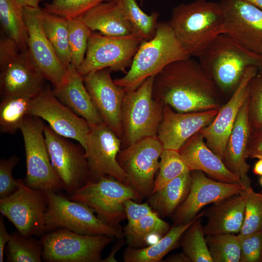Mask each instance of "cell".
<instances>
[{"mask_svg": "<svg viewBox=\"0 0 262 262\" xmlns=\"http://www.w3.org/2000/svg\"><path fill=\"white\" fill-rule=\"evenodd\" d=\"M17 189L0 198V212L22 236H42L46 232L45 216L48 206L45 191L32 189L17 179Z\"/></svg>", "mask_w": 262, "mask_h": 262, "instance_id": "cell-11", "label": "cell"}, {"mask_svg": "<svg viewBox=\"0 0 262 262\" xmlns=\"http://www.w3.org/2000/svg\"><path fill=\"white\" fill-rule=\"evenodd\" d=\"M224 33L262 56V9L245 0H221Z\"/></svg>", "mask_w": 262, "mask_h": 262, "instance_id": "cell-17", "label": "cell"}, {"mask_svg": "<svg viewBox=\"0 0 262 262\" xmlns=\"http://www.w3.org/2000/svg\"><path fill=\"white\" fill-rule=\"evenodd\" d=\"M249 159H262V129L251 132L247 147Z\"/></svg>", "mask_w": 262, "mask_h": 262, "instance_id": "cell-46", "label": "cell"}, {"mask_svg": "<svg viewBox=\"0 0 262 262\" xmlns=\"http://www.w3.org/2000/svg\"><path fill=\"white\" fill-rule=\"evenodd\" d=\"M44 133L51 165L61 180L63 188L71 194L91 180V173L85 151L55 132L45 125Z\"/></svg>", "mask_w": 262, "mask_h": 262, "instance_id": "cell-13", "label": "cell"}, {"mask_svg": "<svg viewBox=\"0 0 262 262\" xmlns=\"http://www.w3.org/2000/svg\"><path fill=\"white\" fill-rule=\"evenodd\" d=\"M55 96L90 126L104 123L84 85L83 77L72 64L62 82L52 90Z\"/></svg>", "mask_w": 262, "mask_h": 262, "instance_id": "cell-25", "label": "cell"}, {"mask_svg": "<svg viewBox=\"0 0 262 262\" xmlns=\"http://www.w3.org/2000/svg\"><path fill=\"white\" fill-rule=\"evenodd\" d=\"M213 262H240L241 255L239 238L227 233L205 237Z\"/></svg>", "mask_w": 262, "mask_h": 262, "instance_id": "cell-37", "label": "cell"}, {"mask_svg": "<svg viewBox=\"0 0 262 262\" xmlns=\"http://www.w3.org/2000/svg\"><path fill=\"white\" fill-rule=\"evenodd\" d=\"M204 210L199 213L180 239V246L191 262H213L205 239L201 218Z\"/></svg>", "mask_w": 262, "mask_h": 262, "instance_id": "cell-34", "label": "cell"}, {"mask_svg": "<svg viewBox=\"0 0 262 262\" xmlns=\"http://www.w3.org/2000/svg\"><path fill=\"white\" fill-rule=\"evenodd\" d=\"M43 248L40 240L15 232L11 234L7 244V260L10 262H41Z\"/></svg>", "mask_w": 262, "mask_h": 262, "instance_id": "cell-36", "label": "cell"}, {"mask_svg": "<svg viewBox=\"0 0 262 262\" xmlns=\"http://www.w3.org/2000/svg\"><path fill=\"white\" fill-rule=\"evenodd\" d=\"M45 124L41 118L27 115L19 130L23 138L28 187L44 191L57 192L63 185L51 164L45 138Z\"/></svg>", "mask_w": 262, "mask_h": 262, "instance_id": "cell-9", "label": "cell"}, {"mask_svg": "<svg viewBox=\"0 0 262 262\" xmlns=\"http://www.w3.org/2000/svg\"><path fill=\"white\" fill-rule=\"evenodd\" d=\"M199 213L190 222L174 225L162 238L154 243L144 248L129 246L123 254L125 262H159L170 251L175 248L180 239Z\"/></svg>", "mask_w": 262, "mask_h": 262, "instance_id": "cell-28", "label": "cell"}, {"mask_svg": "<svg viewBox=\"0 0 262 262\" xmlns=\"http://www.w3.org/2000/svg\"><path fill=\"white\" fill-rule=\"evenodd\" d=\"M114 238L55 229L41 236L42 260L47 262H101L102 251Z\"/></svg>", "mask_w": 262, "mask_h": 262, "instance_id": "cell-10", "label": "cell"}, {"mask_svg": "<svg viewBox=\"0 0 262 262\" xmlns=\"http://www.w3.org/2000/svg\"><path fill=\"white\" fill-rule=\"evenodd\" d=\"M0 21L5 35L22 50H27L28 32L23 8L16 0H0Z\"/></svg>", "mask_w": 262, "mask_h": 262, "instance_id": "cell-30", "label": "cell"}, {"mask_svg": "<svg viewBox=\"0 0 262 262\" xmlns=\"http://www.w3.org/2000/svg\"><path fill=\"white\" fill-rule=\"evenodd\" d=\"M67 19L71 63L78 69L84 59L92 31L82 17Z\"/></svg>", "mask_w": 262, "mask_h": 262, "instance_id": "cell-38", "label": "cell"}, {"mask_svg": "<svg viewBox=\"0 0 262 262\" xmlns=\"http://www.w3.org/2000/svg\"><path fill=\"white\" fill-rule=\"evenodd\" d=\"M48 206L45 216L46 232L57 228L89 235H107L118 240L124 236L121 229L99 219L86 204L71 200L56 192L45 191ZM45 232V233H46Z\"/></svg>", "mask_w": 262, "mask_h": 262, "instance_id": "cell-7", "label": "cell"}, {"mask_svg": "<svg viewBox=\"0 0 262 262\" xmlns=\"http://www.w3.org/2000/svg\"><path fill=\"white\" fill-rule=\"evenodd\" d=\"M219 109L179 113L164 105L157 136L164 149L179 151L190 137L213 121Z\"/></svg>", "mask_w": 262, "mask_h": 262, "instance_id": "cell-22", "label": "cell"}, {"mask_svg": "<svg viewBox=\"0 0 262 262\" xmlns=\"http://www.w3.org/2000/svg\"><path fill=\"white\" fill-rule=\"evenodd\" d=\"M248 95L236 117L223 159L226 166L241 180L244 188L251 187L248 176L250 166L246 161L251 132L248 117Z\"/></svg>", "mask_w": 262, "mask_h": 262, "instance_id": "cell-23", "label": "cell"}, {"mask_svg": "<svg viewBox=\"0 0 262 262\" xmlns=\"http://www.w3.org/2000/svg\"><path fill=\"white\" fill-rule=\"evenodd\" d=\"M124 244V241L122 239H118L115 245L113 246L108 256L102 259V262H116L117 261L115 259V254L116 253Z\"/></svg>", "mask_w": 262, "mask_h": 262, "instance_id": "cell-48", "label": "cell"}, {"mask_svg": "<svg viewBox=\"0 0 262 262\" xmlns=\"http://www.w3.org/2000/svg\"><path fill=\"white\" fill-rule=\"evenodd\" d=\"M159 173L154 180L152 192L160 190L170 181L190 171L178 151L164 149L160 157Z\"/></svg>", "mask_w": 262, "mask_h": 262, "instance_id": "cell-40", "label": "cell"}, {"mask_svg": "<svg viewBox=\"0 0 262 262\" xmlns=\"http://www.w3.org/2000/svg\"><path fill=\"white\" fill-rule=\"evenodd\" d=\"M68 197L86 204L95 211L102 221L120 229L119 223L127 218L124 202L129 199H142L132 186L109 175L101 176L96 181H89Z\"/></svg>", "mask_w": 262, "mask_h": 262, "instance_id": "cell-8", "label": "cell"}, {"mask_svg": "<svg viewBox=\"0 0 262 262\" xmlns=\"http://www.w3.org/2000/svg\"><path fill=\"white\" fill-rule=\"evenodd\" d=\"M83 20L92 32L104 35L120 36L132 33L119 0L101 3L86 13Z\"/></svg>", "mask_w": 262, "mask_h": 262, "instance_id": "cell-27", "label": "cell"}, {"mask_svg": "<svg viewBox=\"0 0 262 262\" xmlns=\"http://www.w3.org/2000/svg\"><path fill=\"white\" fill-rule=\"evenodd\" d=\"M11 238V234L8 233L2 217H0V262H3L4 252L6 244Z\"/></svg>", "mask_w": 262, "mask_h": 262, "instance_id": "cell-47", "label": "cell"}, {"mask_svg": "<svg viewBox=\"0 0 262 262\" xmlns=\"http://www.w3.org/2000/svg\"><path fill=\"white\" fill-rule=\"evenodd\" d=\"M19 160L17 156L13 155L0 161V198L11 195L17 189L18 183L13 178L12 172Z\"/></svg>", "mask_w": 262, "mask_h": 262, "instance_id": "cell-44", "label": "cell"}, {"mask_svg": "<svg viewBox=\"0 0 262 262\" xmlns=\"http://www.w3.org/2000/svg\"><path fill=\"white\" fill-rule=\"evenodd\" d=\"M246 1L253 4L258 8L262 9V0H245Z\"/></svg>", "mask_w": 262, "mask_h": 262, "instance_id": "cell-52", "label": "cell"}, {"mask_svg": "<svg viewBox=\"0 0 262 262\" xmlns=\"http://www.w3.org/2000/svg\"><path fill=\"white\" fill-rule=\"evenodd\" d=\"M260 70L255 66L246 68L229 99L220 107L213 121L199 131L207 146L222 160L237 115L248 95L250 83Z\"/></svg>", "mask_w": 262, "mask_h": 262, "instance_id": "cell-19", "label": "cell"}, {"mask_svg": "<svg viewBox=\"0 0 262 262\" xmlns=\"http://www.w3.org/2000/svg\"><path fill=\"white\" fill-rule=\"evenodd\" d=\"M169 23L190 57L198 58L217 37L224 33V19L220 3L206 0L175 7Z\"/></svg>", "mask_w": 262, "mask_h": 262, "instance_id": "cell-2", "label": "cell"}, {"mask_svg": "<svg viewBox=\"0 0 262 262\" xmlns=\"http://www.w3.org/2000/svg\"><path fill=\"white\" fill-rule=\"evenodd\" d=\"M221 94L199 62L191 57L169 64L154 78V98L179 113L219 109Z\"/></svg>", "mask_w": 262, "mask_h": 262, "instance_id": "cell-1", "label": "cell"}, {"mask_svg": "<svg viewBox=\"0 0 262 262\" xmlns=\"http://www.w3.org/2000/svg\"><path fill=\"white\" fill-rule=\"evenodd\" d=\"M178 151L189 170L202 171L219 181L242 185L241 180L227 168L222 159L207 146L199 131Z\"/></svg>", "mask_w": 262, "mask_h": 262, "instance_id": "cell-24", "label": "cell"}, {"mask_svg": "<svg viewBox=\"0 0 262 262\" xmlns=\"http://www.w3.org/2000/svg\"><path fill=\"white\" fill-rule=\"evenodd\" d=\"M189 57L169 22H160L154 37L142 42L128 71L114 82L125 92L132 91L169 64Z\"/></svg>", "mask_w": 262, "mask_h": 262, "instance_id": "cell-3", "label": "cell"}, {"mask_svg": "<svg viewBox=\"0 0 262 262\" xmlns=\"http://www.w3.org/2000/svg\"><path fill=\"white\" fill-rule=\"evenodd\" d=\"M164 148L157 136L143 138L120 150L118 162L128 181L143 199L152 193Z\"/></svg>", "mask_w": 262, "mask_h": 262, "instance_id": "cell-14", "label": "cell"}, {"mask_svg": "<svg viewBox=\"0 0 262 262\" xmlns=\"http://www.w3.org/2000/svg\"><path fill=\"white\" fill-rule=\"evenodd\" d=\"M204 216L207 219L203 227L205 235L238 234L245 219V200L240 193L228 196L213 203Z\"/></svg>", "mask_w": 262, "mask_h": 262, "instance_id": "cell-26", "label": "cell"}, {"mask_svg": "<svg viewBox=\"0 0 262 262\" xmlns=\"http://www.w3.org/2000/svg\"><path fill=\"white\" fill-rule=\"evenodd\" d=\"M111 72L109 68L102 69L83 76V80L103 122L122 139L121 110L125 92L112 79Z\"/></svg>", "mask_w": 262, "mask_h": 262, "instance_id": "cell-21", "label": "cell"}, {"mask_svg": "<svg viewBox=\"0 0 262 262\" xmlns=\"http://www.w3.org/2000/svg\"><path fill=\"white\" fill-rule=\"evenodd\" d=\"M125 15L130 23L132 33L143 41L152 38L158 26L159 13L153 11L150 15L145 13L136 0H119Z\"/></svg>", "mask_w": 262, "mask_h": 262, "instance_id": "cell-33", "label": "cell"}, {"mask_svg": "<svg viewBox=\"0 0 262 262\" xmlns=\"http://www.w3.org/2000/svg\"><path fill=\"white\" fill-rule=\"evenodd\" d=\"M142 41L133 33L110 36L92 32L84 59L77 69L82 77L104 68L124 71L130 67Z\"/></svg>", "mask_w": 262, "mask_h": 262, "instance_id": "cell-12", "label": "cell"}, {"mask_svg": "<svg viewBox=\"0 0 262 262\" xmlns=\"http://www.w3.org/2000/svg\"><path fill=\"white\" fill-rule=\"evenodd\" d=\"M154 212L141 218L128 228H124V235L129 246L140 248L147 245L151 236L162 238L170 229V225Z\"/></svg>", "mask_w": 262, "mask_h": 262, "instance_id": "cell-32", "label": "cell"}, {"mask_svg": "<svg viewBox=\"0 0 262 262\" xmlns=\"http://www.w3.org/2000/svg\"><path fill=\"white\" fill-rule=\"evenodd\" d=\"M191 173L189 192L171 216L174 225L190 222L204 206L240 194L244 189L239 183H226L210 179L199 170H192Z\"/></svg>", "mask_w": 262, "mask_h": 262, "instance_id": "cell-20", "label": "cell"}, {"mask_svg": "<svg viewBox=\"0 0 262 262\" xmlns=\"http://www.w3.org/2000/svg\"><path fill=\"white\" fill-rule=\"evenodd\" d=\"M31 98L14 96L2 98L0 103V131L14 134L28 115Z\"/></svg>", "mask_w": 262, "mask_h": 262, "instance_id": "cell-35", "label": "cell"}, {"mask_svg": "<svg viewBox=\"0 0 262 262\" xmlns=\"http://www.w3.org/2000/svg\"><path fill=\"white\" fill-rule=\"evenodd\" d=\"M240 194L245 202V216L238 235L243 236L262 230V193L255 192L250 187L244 188Z\"/></svg>", "mask_w": 262, "mask_h": 262, "instance_id": "cell-39", "label": "cell"}, {"mask_svg": "<svg viewBox=\"0 0 262 262\" xmlns=\"http://www.w3.org/2000/svg\"><path fill=\"white\" fill-rule=\"evenodd\" d=\"M248 117L251 132L262 129V70L252 80L248 94Z\"/></svg>", "mask_w": 262, "mask_h": 262, "instance_id": "cell-42", "label": "cell"}, {"mask_svg": "<svg viewBox=\"0 0 262 262\" xmlns=\"http://www.w3.org/2000/svg\"><path fill=\"white\" fill-rule=\"evenodd\" d=\"M198 58L202 68L222 94L234 92L248 66H255L262 70V56L225 34L217 37Z\"/></svg>", "mask_w": 262, "mask_h": 262, "instance_id": "cell-4", "label": "cell"}, {"mask_svg": "<svg viewBox=\"0 0 262 262\" xmlns=\"http://www.w3.org/2000/svg\"><path fill=\"white\" fill-rule=\"evenodd\" d=\"M253 172L256 175L262 176V159H260L255 164Z\"/></svg>", "mask_w": 262, "mask_h": 262, "instance_id": "cell-51", "label": "cell"}, {"mask_svg": "<svg viewBox=\"0 0 262 262\" xmlns=\"http://www.w3.org/2000/svg\"><path fill=\"white\" fill-rule=\"evenodd\" d=\"M164 261L167 262H191L190 258L184 252L170 255Z\"/></svg>", "mask_w": 262, "mask_h": 262, "instance_id": "cell-49", "label": "cell"}, {"mask_svg": "<svg viewBox=\"0 0 262 262\" xmlns=\"http://www.w3.org/2000/svg\"><path fill=\"white\" fill-rule=\"evenodd\" d=\"M0 92L2 98L38 95L47 81L33 62L28 50H22L6 36L0 39Z\"/></svg>", "mask_w": 262, "mask_h": 262, "instance_id": "cell-6", "label": "cell"}, {"mask_svg": "<svg viewBox=\"0 0 262 262\" xmlns=\"http://www.w3.org/2000/svg\"><path fill=\"white\" fill-rule=\"evenodd\" d=\"M191 171L176 178L148 197V203L153 210L161 216H172L177 208L186 198L191 187Z\"/></svg>", "mask_w": 262, "mask_h": 262, "instance_id": "cell-29", "label": "cell"}, {"mask_svg": "<svg viewBox=\"0 0 262 262\" xmlns=\"http://www.w3.org/2000/svg\"><path fill=\"white\" fill-rule=\"evenodd\" d=\"M154 76L147 78L135 90L125 92L121 110L124 148L143 138L157 136L164 105L153 96Z\"/></svg>", "mask_w": 262, "mask_h": 262, "instance_id": "cell-5", "label": "cell"}, {"mask_svg": "<svg viewBox=\"0 0 262 262\" xmlns=\"http://www.w3.org/2000/svg\"><path fill=\"white\" fill-rule=\"evenodd\" d=\"M90 127L84 150L91 173L90 181H96L101 176L109 175L130 185L117 160L121 139L104 123Z\"/></svg>", "mask_w": 262, "mask_h": 262, "instance_id": "cell-16", "label": "cell"}, {"mask_svg": "<svg viewBox=\"0 0 262 262\" xmlns=\"http://www.w3.org/2000/svg\"><path fill=\"white\" fill-rule=\"evenodd\" d=\"M23 8H38L39 3L43 0H16Z\"/></svg>", "mask_w": 262, "mask_h": 262, "instance_id": "cell-50", "label": "cell"}, {"mask_svg": "<svg viewBox=\"0 0 262 262\" xmlns=\"http://www.w3.org/2000/svg\"><path fill=\"white\" fill-rule=\"evenodd\" d=\"M112 0H51L44 10L66 18L82 17L89 10L104 2Z\"/></svg>", "mask_w": 262, "mask_h": 262, "instance_id": "cell-41", "label": "cell"}, {"mask_svg": "<svg viewBox=\"0 0 262 262\" xmlns=\"http://www.w3.org/2000/svg\"><path fill=\"white\" fill-rule=\"evenodd\" d=\"M241 255L240 262H262V230L239 236Z\"/></svg>", "mask_w": 262, "mask_h": 262, "instance_id": "cell-43", "label": "cell"}, {"mask_svg": "<svg viewBox=\"0 0 262 262\" xmlns=\"http://www.w3.org/2000/svg\"><path fill=\"white\" fill-rule=\"evenodd\" d=\"M43 9L23 8L28 32V51L34 64L53 85H59L65 78L67 68L58 57L46 35L42 24Z\"/></svg>", "mask_w": 262, "mask_h": 262, "instance_id": "cell-18", "label": "cell"}, {"mask_svg": "<svg viewBox=\"0 0 262 262\" xmlns=\"http://www.w3.org/2000/svg\"><path fill=\"white\" fill-rule=\"evenodd\" d=\"M143 0H141V3H142Z\"/></svg>", "mask_w": 262, "mask_h": 262, "instance_id": "cell-54", "label": "cell"}, {"mask_svg": "<svg viewBox=\"0 0 262 262\" xmlns=\"http://www.w3.org/2000/svg\"><path fill=\"white\" fill-rule=\"evenodd\" d=\"M260 184L261 185V186H262V176L260 180Z\"/></svg>", "mask_w": 262, "mask_h": 262, "instance_id": "cell-53", "label": "cell"}, {"mask_svg": "<svg viewBox=\"0 0 262 262\" xmlns=\"http://www.w3.org/2000/svg\"><path fill=\"white\" fill-rule=\"evenodd\" d=\"M28 115L46 121L58 134L76 140L86 148L91 127L83 118L62 103L54 95L49 85L31 98Z\"/></svg>", "mask_w": 262, "mask_h": 262, "instance_id": "cell-15", "label": "cell"}, {"mask_svg": "<svg viewBox=\"0 0 262 262\" xmlns=\"http://www.w3.org/2000/svg\"><path fill=\"white\" fill-rule=\"evenodd\" d=\"M124 207L128 220V224L125 228L131 227L143 217L155 212L148 202L139 204L131 199L124 202Z\"/></svg>", "mask_w": 262, "mask_h": 262, "instance_id": "cell-45", "label": "cell"}, {"mask_svg": "<svg viewBox=\"0 0 262 262\" xmlns=\"http://www.w3.org/2000/svg\"><path fill=\"white\" fill-rule=\"evenodd\" d=\"M42 24L58 57L67 68L71 64L67 18L43 9Z\"/></svg>", "mask_w": 262, "mask_h": 262, "instance_id": "cell-31", "label": "cell"}]
</instances>
